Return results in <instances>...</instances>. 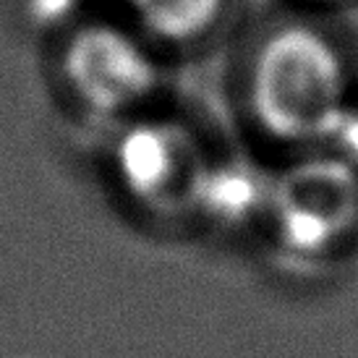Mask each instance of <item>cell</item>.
<instances>
[{
    "label": "cell",
    "instance_id": "obj_1",
    "mask_svg": "<svg viewBox=\"0 0 358 358\" xmlns=\"http://www.w3.org/2000/svg\"><path fill=\"white\" fill-rule=\"evenodd\" d=\"M230 94L246 141L275 159L327 147L356 94L348 55L317 10L269 8L236 31Z\"/></svg>",
    "mask_w": 358,
    "mask_h": 358
},
{
    "label": "cell",
    "instance_id": "obj_2",
    "mask_svg": "<svg viewBox=\"0 0 358 358\" xmlns=\"http://www.w3.org/2000/svg\"><path fill=\"white\" fill-rule=\"evenodd\" d=\"M45 50L58 102L102 131L173 100L176 63L115 8H97Z\"/></svg>",
    "mask_w": 358,
    "mask_h": 358
},
{
    "label": "cell",
    "instance_id": "obj_3",
    "mask_svg": "<svg viewBox=\"0 0 358 358\" xmlns=\"http://www.w3.org/2000/svg\"><path fill=\"white\" fill-rule=\"evenodd\" d=\"M105 170L131 207L186 217L191 189L212 139L176 100L105 131Z\"/></svg>",
    "mask_w": 358,
    "mask_h": 358
},
{
    "label": "cell",
    "instance_id": "obj_4",
    "mask_svg": "<svg viewBox=\"0 0 358 358\" xmlns=\"http://www.w3.org/2000/svg\"><path fill=\"white\" fill-rule=\"evenodd\" d=\"M358 222V170L329 150L278 159L267 228L293 257H322Z\"/></svg>",
    "mask_w": 358,
    "mask_h": 358
},
{
    "label": "cell",
    "instance_id": "obj_5",
    "mask_svg": "<svg viewBox=\"0 0 358 358\" xmlns=\"http://www.w3.org/2000/svg\"><path fill=\"white\" fill-rule=\"evenodd\" d=\"M278 162L246 144L212 141L196 183L191 189L186 217L220 233H243L267 225Z\"/></svg>",
    "mask_w": 358,
    "mask_h": 358
},
{
    "label": "cell",
    "instance_id": "obj_6",
    "mask_svg": "<svg viewBox=\"0 0 358 358\" xmlns=\"http://www.w3.org/2000/svg\"><path fill=\"white\" fill-rule=\"evenodd\" d=\"M115 8L173 63L236 37L243 0H115Z\"/></svg>",
    "mask_w": 358,
    "mask_h": 358
},
{
    "label": "cell",
    "instance_id": "obj_7",
    "mask_svg": "<svg viewBox=\"0 0 358 358\" xmlns=\"http://www.w3.org/2000/svg\"><path fill=\"white\" fill-rule=\"evenodd\" d=\"M97 8L108 6H100L97 0H13V13L21 29L45 48L92 16Z\"/></svg>",
    "mask_w": 358,
    "mask_h": 358
},
{
    "label": "cell",
    "instance_id": "obj_8",
    "mask_svg": "<svg viewBox=\"0 0 358 358\" xmlns=\"http://www.w3.org/2000/svg\"><path fill=\"white\" fill-rule=\"evenodd\" d=\"M324 150L343 157L348 165L358 170V92L348 102V108L343 110V115H340L338 126L332 131Z\"/></svg>",
    "mask_w": 358,
    "mask_h": 358
},
{
    "label": "cell",
    "instance_id": "obj_9",
    "mask_svg": "<svg viewBox=\"0 0 358 358\" xmlns=\"http://www.w3.org/2000/svg\"><path fill=\"white\" fill-rule=\"evenodd\" d=\"M345 0H280V6H290V8H303V10H317L322 13L329 6H340Z\"/></svg>",
    "mask_w": 358,
    "mask_h": 358
},
{
    "label": "cell",
    "instance_id": "obj_10",
    "mask_svg": "<svg viewBox=\"0 0 358 358\" xmlns=\"http://www.w3.org/2000/svg\"><path fill=\"white\" fill-rule=\"evenodd\" d=\"M97 3H100V6H108V8L110 6H115V0H97Z\"/></svg>",
    "mask_w": 358,
    "mask_h": 358
}]
</instances>
